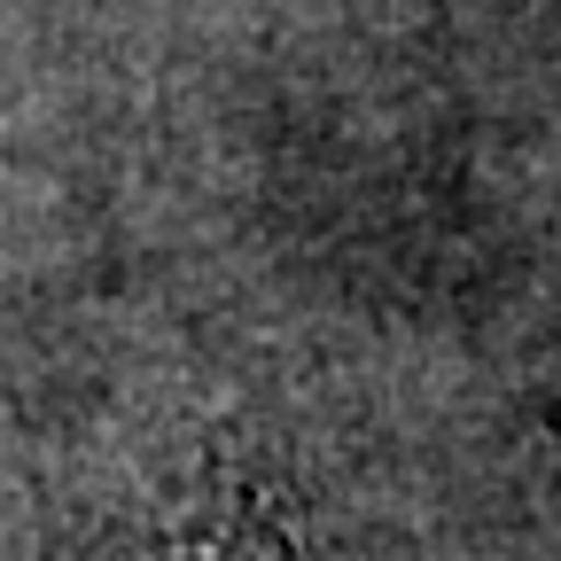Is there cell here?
Masks as SVG:
<instances>
[{
  "label": "cell",
  "mask_w": 561,
  "mask_h": 561,
  "mask_svg": "<svg viewBox=\"0 0 561 561\" xmlns=\"http://www.w3.org/2000/svg\"><path fill=\"white\" fill-rule=\"evenodd\" d=\"M149 561H305V553L280 530V507L265 500V483L227 476V483H210V500L195 515H180L172 530L149 538Z\"/></svg>",
  "instance_id": "obj_1"
}]
</instances>
